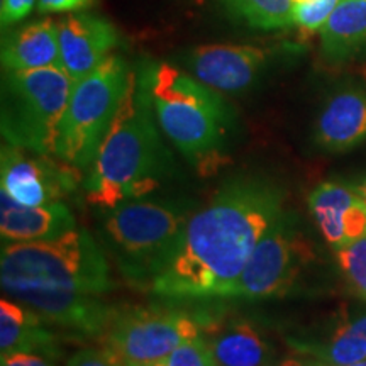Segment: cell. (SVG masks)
Wrapping results in <instances>:
<instances>
[{
    "label": "cell",
    "mask_w": 366,
    "mask_h": 366,
    "mask_svg": "<svg viewBox=\"0 0 366 366\" xmlns=\"http://www.w3.org/2000/svg\"><path fill=\"white\" fill-rule=\"evenodd\" d=\"M212 332L209 345L217 366H268L272 361L268 341L248 320H232Z\"/></svg>",
    "instance_id": "ac0fdd59"
},
{
    "label": "cell",
    "mask_w": 366,
    "mask_h": 366,
    "mask_svg": "<svg viewBox=\"0 0 366 366\" xmlns=\"http://www.w3.org/2000/svg\"><path fill=\"white\" fill-rule=\"evenodd\" d=\"M131 68L124 58L111 54L102 65L73 81L61 124L56 157L76 170L94 164L129 85Z\"/></svg>",
    "instance_id": "52a82bcc"
},
{
    "label": "cell",
    "mask_w": 366,
    "mask_h": 366,
    "mask_svg": "<svg viewBox=\"0 0 366 366\" xmlns=\"http://www.w3.org/2000/svg\"><path fill=\"white\" fill-rule=\"evenodd\" d=\"M340 0H304L295 4L294 21L305 33H320Z\"/></svg>",
    "instance_id": "cb8c5ba5"
},
{
    "label": "cell",
    "mask_w": 366,
    "mask_h": 366,
    "mask_svg": "<svg viewBox=\"0 0 366 366\" xmlns=\"http://www.w3.org/2000/svg\"><path fill=\"white\" fill-rule=\"evenodd\" d=\"M274 366H320V365L304 363V361H299V360H285V361H282L280 365H274Z\"/></svg>",
    "instance_id": "f1b7e54d"
},
{
    "label": "cell",
    "mask_w": 366,
    "mask_h": 366,
    "mask_svg": "<svg viewBox=\"0 0 366 366\" xmlns=\"http://www.w3.org/2000/svg\"><path fill=\"white\" fill-rule=\"evenodd\" d=\"M309 209L336 249L366 236V202L356 189L336 182L320 183L309 197Z\"/></svg>",
    "instance_id": "4fadbf2b"
},
{
    "label": "cell",
    "mask_w": 366,
    "mask_h": 366,
    "mask_svg": "<svg viewBox=\"0 0 366 366\" xmlns=\"http://www.w3.org/2000/svg\"><path fill=\"white\" fill-rule=\"evenodd\" d=\"M269 53L249 44H204L187 56L192 75L210 89L237 94L249 89L267 65Z\"/></svg>",
    "instance_id": "8fae6325"
},
{
    "label": "cell",
    "mask_w": 366,
    "mask_h": 366,
    "mask_svg": "<svg viewBox=\"0 0 366 366\" xmlns=\"http://www.w3.org/2000/svg\"><path fill=\"white\" fill-rule=\"evenodd\" d=\"M167 158L149 94V71H131L124 99L86 178V200L112 210L149 194L157 189Z\"/></svg>",
    "instance_id": "3957f363"
},
{
    "label": "cell",
    "mask_w": 366,
    "mask_h": 366,
    "mask_svg": "<svg viewBox=\"0 0 366 366\" xmlns=\"http://www.w3.org/2000/svg\"><path fill=\"white\" fill-rule=\"evenodd\" d=\"M43 317L12 299L0 302V350L9 353H56V340L43 326Z\"/></svg>",
    "instance_id": "e0dca14e"
},
{
    "label": "cell",
    "mask_w": 366,
    "mask_h": 366,
    "mask_svg": "<svg viewBox=\"0 0 366 366\" xmlns=\"http://www.w3.org/2000/svg\"><path fill=\"white\" fill-rule=\"evenodd\" d=\"M0 282L9 299L44 320L95 336L112 324L116 309L102 297L112 290L111 272L89 232L73 229L54 239L6 242Z\"/></svg>",
    "instance_id": "7a4b0ae2"
},
{
    "label": "cell",
    "mask_w": 366,
    "mask_h": 366,
    "mask_svg": "<svg viewBox=\"0 0 366 366\" xmlns=\"http://www.w3.org/2000/svg\"><path fill=\"white\" fill-rule=\"evenodd\" d=\"M356 192H358V194H360V197H361V199H363V200H365V202H366V180H365L363 183H361V185H360V187H356Z\"/></svg>",
    "instance_id": "f546056e"
},
{
    "label": "cell",
    "mask_w": 366,
    "mask_h": 366,
    "mask_svg": "<svg viewBox=\"0 0 366 366\" xmlns=\"http://www.w3.org/2000/svg\"><path fill=\"white\" fill-rule=\"evenodd\" d=\"M200 319L164 309H141L116 315L105 337V350L124 366H151L185 341L200 336Z\"/></svg>",
    "instance_id": "ba28073f"
},
{
    "label": "cell",
    "mask_w": 366,
    "mask_h": 366,
    "mask_svg": "<svg viewBox=\"0 0 366 366\" xmlns=\"http://www.w3.org/2000/svg\"><path fill=\"white\" fill-rule=\"evenodd\" d=\"M337 259L347 280L366 297V236L337 249Z\"/></svg>",
    "instance_id": "603a6c76"
},
{
    "label": "cell",
    "mask_w": 366,
    "mask_h": 366,
    "mask_svg": "<svg viewBox=\"0 0 366 366\" xmlns=\"http://www.w3.org/2000/svg\"><path fill=\"white\" fill-rule=\"evenodd\" d=\"M347 366H366V358L358 361V363H353V365H347Z\"/></svg>",
    "instance_id": "4dcf8cb0"
},
{
    "label": "cell",
    "mask_w": 366,
    "mask_h": 366,
    "mask_svg": "<svg viewBox=\"0 0 366 366\" xmlns=\"http://www.w3.org/2000/svg\"><path fill=\"white\" fill-rule=\"evenodd\" d=\"M151 366H217V363L209 341L202 336H197L194 340L185 341L167 358Z\"/></svg>",
    "instance_id": "7402d4cb"
},
{
    "label": "cell",
    "mask_w": 366,
    "mask_h": 366,
    "mask_svg": "<svg viewBox=\"0 0 366 366\" xmlns=\"http://www.w3.org/2000/svg\"><path fill=\"white\" fill-rule=\"evenodd\" d=\"M322 49L331 59H342L366 46V0H340L322 29Z\"/></svg>",
    "instance_id": "d6986e66"
},
{
    "label": "cell",
    "mask_w": 366,
    "mask_h": 366,
    "mask_svg": "<svg viewBox=\"0 0 366 366\" xmlns=\"http://www.w3.org/2000/svg\"><path fill=\"white\" fill-rule=\"evenodd\" d=\"M190 212L162 202H124L105 219L121 272L131 283L151 287L177 254Z\"/></svg>",
    "instance_id": "5b68a950"
},
{
    "label": "cell",
    "mask_w": 366,
    "mask_h": 366,
    "mask_svg": "<svg viewBox=\"0 0 366 366\" xmlns=\"http://www.w3.org/2000/svg\"><path fill=\"white\" fill-rule=\"evenodd\" d=\"M310 259V246L295 219L283 212L259 239L248 264L224 297L263 299L292 288Z\"/></svg>",
    "instance_id": "9c48e42d"
},
{
    "label": "cell",
    "mask_w": 366,
    "mask_h": 366,
    "mask_svg": "<svg viewBox=\"0 0 366 366\" xmlns=\"http://www.w3.org/2000/svg\"><path fill=\"white\" fill-rule=\"evenodd\" d=\"M149 94L159 129L185 157L199 162L216 157L231 124V111L217 90L159 63L149 71Z\"/></svg>",
    "instance_id": "277c9868"
},
{
    "label": "cell",
    "mask_w": 366,
    "mask_h": 366,
    "mask_svg": "<svg viewBox=\"0 0 366 366\" xmlns=\"http://www.w3.org/2000/svg\"><path fill=\"white\" fill-rule=\"evenodd\" d=\"M294 2H295V4H299V2H304V0H294Z\"/></svg>",
    "instance_id": "1f68e13d"
},
{
    "label": "cell",
    "mask_w": 366,
    "mask_h": 366,
    "mask_svg": "<svg viewBox=\"0 0 366 366\" xmlns=\"http://www.w3.org/2000/svg\"><path fill=\"white\" fill-rule=\"evenodd\" d=\"M282 204V192L264 180L226 183L189 219L177 254L151 285L154 294L170 299L226 295L264 232L283 214Z\"/></svg>",
    "instance_id": "6da1fadb"
},
{
    "label": "cell",
    "mask_w": 366,
    "mask_h": 366,
    "mask_svg": "<svg viewBox=\"0 0 366 366\" xmlns=\"http://www.w3.org/2000/svg\"><path fill=\"white\" fill-rule=\"evenodd\" d=\"M58 41L63 70L79 81L111 56L119 34L116 26L104 17L71 12L58 22Z\"/></svg>",
    "instance_id": "7c38bea8"
},
{
    "label": "cell",
    "mask_w": 366,
    "mask_h": 366,
    "mask_svg": "<svg viewBox=\"0 0 366 366\" xmlns=\"http://www.w3.org/2000/svg\"><path fill=\"white\" fill-rule=\"evenodd\" d=\"M73 80L63 68L4 71L0 126L7 144L38 154H56L59 124Z\"/></svg>",
    "instance_id": "8992f818"
},
{
    "label": "cell",
    "mask_w": 366,
    "mask_h": 366,
    "mask_svg": "<svg viewBox=\"0 0 366 366\" xmlns=\"http://www.w3.org/2000/svg\"><path fill=\"white\" fill-rule=\"evenodd\" d=\"M0 61L4 71L63 68L59 54L58 22L51 17L29 22L2 36Z\"/></svg>",
    "instance_id": "9a60e30c"
},
{
    "label": "cell",
    "mask_w": 366,
    "mask_h": 366,
    "mask_svg": "<svg viewBox=\"0 0 366 366\" xmlns=\"http://www.w3.org/2000/svg\"><path fill=\"white\" fill-rule=\"evenodd\" d=\"M38 6V0H0V24L6 31L22 19H26L33 9Z\"/></svg>",
    "instance_id": "d4e9b609"
},
{
    "label": "cell",
    "mask_w": 366,
    "mask_h": 366,
    "mask_svg": "<svg viewBox=\"0 0 366 366\" xmlns=\"http://www.w3.org/2000/svg\"><path fill=\"white\" fill-rule=\"evenodd\" d=\"M227 11L253 29L274 31L295 26L294 0H222Z\"/></svg>",
    "instance_id": "44dd1931"
},
{
    "label": "cell",
    "mask_w": 366,
    "mask_h": 366,
    "mask_svg": "<svg viewBox=\"0 0 366 366\" xmlns=\"http://www.w3.org/2000/svg\"><path fill=\"white\" fill-rule=\"evenodd\" d=\"M320 366H347L366 358V314L345 320L324 345H302Z\"/></svg>",
    "instance_id": "ffe728a7"
},
{
    "label": "cell",
    "mask_w": 366,
    "mask_h": 366,
    "mask_svg": "<svg viewBox=\"0 0 366 366\" xmlns=\"http://www.w3.org/2000/svg\"><path fill=\"white\" fill-rule=\"evenodd\" d=\"M95 0H38L36 11L39 14H71L94 6Z\"/></svg>",
    "instance_id": "4316f807"
},
{
    "label": "cell",
    "mask_w": 366,
    "mask_h": 366,
    "mask_svg": "<svg viewBox=\"0 0 366 366\" xmlns=\"http://www.w3.org/2000/svg\"><path fill=\"white\" fill-rule=\"evenodd\" d=\"M66 366H124L107 350H81L68 360Z\"/></svg>",
    "instance_id": "484cf974"
},
{
    "label": "cell",
    "mask_w": 366,
    "mask_h": 366,
    "mask_svg": "<svg viewBox=\"0 0 366 366\" xmlns=\"http://www.w3.org/2000/svg\"><path fill=\"white\" fill-rule=\"evenodd\" d=\"M75 229V217L65 204L58 202L27 207L0 192V232L9 242L54 239Z\"/></svg>",
    "instance_id": "5bb4252c"
},
{
    "label": "cell",
    "mask_w": 366,
    "mask_h": 366,
    "mask_svg": "<svg viewBox=\"0 0 366 366\" xmlns=\"http://www.w3.org/2000/svg\"><path fill=\"white\" fill-rule=\"evenodd\" d=\"M366 139V95L345 90L329 99L315 124V141L331 153L347 151Z\"/></svg>",
    "instance_id": "2e32d148"
},
{
    "label": "cell",
    "mask_w": 366,
    "mask_h": 366,
    "mask_svg": "<svg viewBox=\"0 0 366 366\" xmlns=\"http://www.w3.org/2000/svg\"><path fill=\"white\" fill-rule=\"evenodd\" d=\"M2 366H53L49 361H46L43 356L36 353H9L2 355Z\"/></svg>",
    "instance_id": "83f0119b"
},
{
    "label": "cell",
    "mask_w": 366,
    "mask_h": 366,
    "mask_svg": "<svg viewBox=\"0 0 366 366\" xmlns=\"http://www.w3.org/2000/svg\"><path fill=\"white\" fill-rule=\"evenodd\" d=\"M29 151L4 146L0 183L16 202L27 207H39L58 202L61 195L76 185V168L70 163L58 164L48 154L29 157Z\"/></svg>",
    "instance_id": "30bf717a"
}]
</instances>
